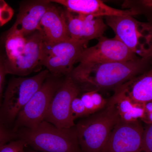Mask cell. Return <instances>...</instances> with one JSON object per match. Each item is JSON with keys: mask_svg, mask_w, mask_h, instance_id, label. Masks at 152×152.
I'll use <instances>...</instances> for the list:
<instances>
[{"mask_svg": "<svg viewBox=\"0 0 152 152\" xmlns=\"http://www.w3.org/2000/svg\"><path fill=\"white\" fill-rule=\"evenodd\" d=\"M80 93L69 74L66 75L52 98L44 121L59 128L75 126L71 117V104Z\"/></svg>", "mask_w": 152, "mask_h": 152, "instance_id": "obj_8", "label": "cell"}, {"mask_svg": "<svg viewBox=\"0 0 152 152\" xmlns=\"http://www.w3.org/2000/svg\"><path fill=\"white\" fill-rule=\"evenodd\" d=\"M0 56H1V54H0Z\"/></svg>", "mask_w": 152, "mask_h": 152, "instance_id": "obj_29", "label": "cell"}, {"mask_svg": "<svg viewBox=\"0 0 152 152\" xmlns=\"http://www.w3.org/2000/svg\"><path fill=\"white\" fill-rule=\"evenodd\" d=\"M18 139L16 132L7 128L0 121V148L5 144Z\"/></svg>", "mask_w": 152, "mask_h": 152, "instance_id": "obj_22", "label": "cell"}, {"mask_svg": "<svg viewBox=\"0 0 152 152\" xmlns=\"http://www.w3.org/2000/svg\"><path fill=\"white\" fill-rule=\"evenodd\" d=\"M50 1L30 2L21 6L17 19L9 30L25 37L37 30L41 19L51 5Z\"/></svg>", "mask_w": 152, "mask_h": 152, "instance_id": "obj_15", "label": "cell"}, {"mask_svg": "<svg viewBox=\"0 0 152 152\" xmlns=\"http://www.w3.org/2000/svg\"><path fill=\"white\" fill-rule=\"evenodd\" d=\"M80 98L89 115L102 110L107 103V100L98 91L83 93Z\"/></svg>", "mask_w": 152, "mask_h": 152, "instance_id": "obj_19", "label": "cell"}, {"mask_svg": "<svg viewBox=\"0 0 152 152\" xmlns=\"http://www.w3.org/2000/svg\"><path fill=\"white\" fill-rule=\"evenodd\" d=\"M42 43V37L38 30L27 37L26 44L21 54L12 62L6 63L8 74L23 77L31 73L39 64Z\"/></svg>", "mask_w": 152, "mask_h": 152, "instance_id": "obj_12", "label": "cell"}, {"mask_svg": "<svg viewBox=\"0 0 152 152\" xmlns=\"http://www.w3.org/2000/svg\"><path fill=\"white\" fill-rule=\"evenodd\" d=\"M144 130L139 121L126 122L120 119L102 152H141Z\"/></svg>", "mask_w": 152, "mask_h": 152, "instance_id": "obj_10", "label": "cell"}, {"mask_svg": "<svg viewBox=\"0 0 152 152\" xmlns=\"http://www.w3.org/2000/svg\"><path fill=\"white\" fill-rule=\"evenodd\" d=\"M16 132L18 139L37 151L83 152L75 126L59 128L44 121L35 128H21Z\"/></svg>", "mask_w": 152, "mask_h": 152, "instance_id": "obj_2", "label": "cell"}, {"mask_svg": "<svg viewBox=\"0 0 152 152\" xmlns=\"http://www.w3.org/2000/svg\"><path fill=\"white\" fill-rule=\"evenodd\" d=\"M68 32L72 39L88 42L103 36L107 25L102 18L64 11Z\"/></svg>", "mask_w": 152, "mask_h": 152, "instance_id": "obj_11", "label": "cell"}, {"mask_svg": "<svg viewBox=\"0 0 152 152\" xmlns=\"http://www.w3.org/2000/svg\"><path fill=\"white\" fill-rule=\"evenodd\" d=\"M98 39L96 45L83 51L77 63L122 62L141 58L115 37L110 39L102 36Z\"/></svg>", "mask_w": 152, "mask_h": 152, "instance_id": "obj_9", "label": "cell"}, {"mask_svg": "<svg viewBox=\"0 0 152 152\" xmlns=\"http://www.w3.org/2000/svg\"><path fill=\"white\" fill-rule=\"evenodd\" d=\"M14 13V10L7 3L0 0V27L10 20Z\"/></svg>", "mask_w": 152, "mask_h": 152, "instance_id": "obj_23", "label": "cell"}, {"mask_svg": "<svg viewBox=\"0 0 152 152\" xmlns=\"http://www.w3.org/2000/svg\"><path fill=\"white\" fill-rule=\"evenodd\" d=\"M49 71H42L31 77L14 78L9 82L0 107V121L12 129L18 115L49 76Z\"/></svg>", "mask_w": 152, "mask_h": 152, "instance_id": "obj_5", "label": "cell"}, {"mask_svg": "<svg viewBox=\"0 0 152 152\" xmlns=\"http://www.w3.org/2000/svg\"><path fill=\"white\" fill-rule=\"evenodd\" d=\"M26 42L27 37L16 32L8 31L5 39L6 63L12 62L21 54Z\"/></svg>", "mask_w": 152, "mask_h": 152, "instance_id": "obj_18", "label": "cell"}, {"mask_svg": "<svg viewBox=\"0 0 152 152\" xmlns=\"http://www.w3.org/2000/svg\"><path fill=\"white\" fill-rule=\"evenodd\" d=\"M5 57L0 56V107L2 103L3 88L5 78L7 74H8L6 67Z\"/></svg>", "mask_w": 152, "mask_h": 152, "instance_id": "obj_26", "label": "cell"}, {"mask_svg": "<svg viewBox=\"0 0 152 152\" xmlns=\"http://www.w3.org/2000/svg\"><path fill=\"white\" fill-rule=\"evenodd\" d=\"M101 110L79 121L75 127L83 152H102L120 117L110 97Z\"/></svg>", "mask_w": 152, "mask_h": 152, "instance_id": "obj_3", "label": "cell"}, {"mask_svg": "<svg viewBox=\"0 0 152 152\" xmlns=\"http://www.w3.org/2000/svg\"><path fill=\"white\" fill-rule=\"evenodd\" d=\"M71 115L74 121L79 118H86L89 115L80 98L78 96L74 98L72 101Z\"/></svg>", "mask_w": 152, "mask_h": 152, "instance_id": "obj_21", "label": "cell"}, {"mask_svg": "<svg viewBox=\"0 0 152 152\" xmlns=\"http://www.w3.org/2000/svg\"><path fill=\"white\" fill-rule=\"evenodd\" d=\"M37 30L41 33L43 41L48 43H56L71 39L64 11L52 4L41 19Z\"/></svg>", "mask_w": 152, "mask_h": 152, "instance_id": "obj_13", "label": "cell"}, {"mask_svg": "<svg viewBox=\"0 0 152 152\" xmlns=\"http://www.w3.org/2000/svg\"><path fill=\"white\" fill-rule=\"evenodd\" d=\"M141 152H152V124L144 128Z\"/></svg>", "mask_w": 152, "mask_h": 152, "instance_id": "obj_25", "label": "cell"}, {"mask_svg": "<svg viewBox=\"0 0 152 152\" xmlns=\"http://www.w3.org/2000/svg\"><path fill=\"white\" fill-rule=\"evenodd\" d=\"M112 96L120 119L126 122H133L142 119L145 111V103L133 100L123 93L114 91Z\"/></svg>", "mask_w": 152, "mask_h": 152, "instance_id": "obj_17", "label": "cell"}, {"mask_svg": "<svg viewBox=\"0 0 152 152\" xmlns=\"http://www.w3.org/2000/svg\"><path fill=\"white\" fill-rule=\"evenodd\" d=\"M25 152H39L37 151H35V150H31V149L27 150V149H25Z\"/></svg>", "mask_w": 152, "mask_h": 152, "instance_id": "obj_28", "label": "cell"}, {"mask_svg": "<svg viewBox=\"0 0 152 152\" xmlns=\"http://www.w3.org/2000/svg\"><path fill=\"white\" fill-rule=\"evenodd\" d=\"M88 42L70 39L56 43H48L42 40L39 64L54 75H69Z\"/></svg>", "mask_w": 152, "mask_h": 152, "instance_id": "obj_6", "label": "cell"}, {"mask_svg": "<svg viewBox=\"0 0 152 152\" xmlns=\"http://www.w3.org/2000/svg\"><path fill=\"white\" fill-rule=\"evenodd\" d=\"M114 91L122 93L138 102H152V69L133 78Z\"/></svg>", "mask_w": 152, "mask_h": 152, "instance_id": "obj_16", "label": "cell"}, {"mask_svg": "<svg viewBox=\"0 0 152 152\" xmlns=\"http://www.w3.org/2000/svg\"><path fill=\"white\" fill-rule=\"evenodd\" d=\"M27 145L20 139L15 140L0 148V152H25Z\"/></svg>", "mask_w": 152, "mask_h": 152, "instance_id": "obj_24", "label": "cell"}, {"mask_svg": "<svg viewBox=\"0 0 152 152\" xmlns=\"http://www.w3.org/2000/svg\"><path fill=\"white\" fill-rule=\"evenodd\" d=\"M62 81L48 77L39 89L25 105L18 115L12 130L33 129L43 121L52 98Z\"/></svg>", "mask_w": 152, "mask_h": 152, "instance_id": "obj_7", "label": "cell"}, {"mask_svg": "<svg viewBox=\"0 0 152 152\" xmlns=\"http://www.w3.org/2000/svg\"><path fill=\"white\" fill-rule=\"evenodd\" d=\"M123 10H131L137 15H142L152 21V0H126L122 4Z\"/></svg>", "mask_w": 152, "mask_h": 152, "instance_id": "obj_20", "label": "cell"}, {"mask_svg": "<svg viewBox=\"0 0 152 152\" xmlns=\"http://www.w3.org/2000/svg\"><path fill=\"white\" fill-rule=\"evenodd\" d=\"M151 61L140 58L122 62L80 63L69 75L80 92L114 90L148 70Z\"/></svg>", "mask_w": 152, "mask_h": 152, "instance_id": "obj_1", "label": "cell"}, {"mask_svg": "<svg viewBox=\"0 0 152 152\" xmlns=\"http://www.w3.org/2000/svg\"><path fill=\"white\" fill-rule=\"evenodd\" d=\"M141 121L146 125L152 124V102L145 103L144 115Z\"/></svg>", "mask_w": 152, "mask_h": 152, "instance_id": "obj_27", "label": "cell"}, {"mask_svg": "<svg viewBox=\"0 0 152 152\" xmlns=\"http://www.w3.org/2000/svg\"><path fill=\"white\" fill-rule=\"evenodd\" d=\"M106 23L115 37L122 42L136 56L152 59V21L142 22L132 16L105 17Z\"/></svg>", "mask_w": 152, "mask_h": 152, "instance_id": "obj_4", "label": "cell"}, {"mask_svg": "<svg viewBox=\"0 0 152 152\" xmlns=\"http://www.w3.org/2000/svg\"><path fill=\"white\" fill-rule=\"evenodd\" d=\"M50 1L61 5L66 10L75 13L94 17L137 15L131 10L114 8L100 0H54Z\"/></svg>", "mask_w": 152, "mask_h": 152, "instance_id": "obj_14", "label": "cell"}]
</instances>
